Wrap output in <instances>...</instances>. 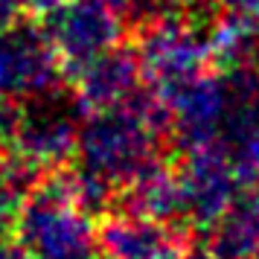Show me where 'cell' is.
<instances>
[{"label": "cell", "mask_w": 259, "mask_h": 259, "mask_svg": "<svg viewBox=\"0 0 259 259\" xmlns=\"http://www.w3.org/2000/svg\"><path fill=\"white\" fill-rule=\"evenodd\" d=\"M166 137L169 119L163 99L154 84H143V91L125 105L84 114L70 163L122 192L131 178L160 157Z\"/></svg>", "instance_id": "1"}, {"label": "cell", "mask_w": 259, "mask_h": 259, "mask_svg": "<svg viewBox=\"0 0 259 259\" xmlns=\"http://www.w3.org/2000/svg\"><path fill=\"white\" fill-rule=\"evenodd\" d=\"M12 236L26 259H102L94 215L73 201L59 169L26 192Z\"/></svg>", "instance_id": "2"}, {"label": "cell", "mask_w": 259, "mask_h": 259, "mask_svg": "<svg viewBox=\"0 0 259 259\" xmlns=\"http://www.w3.org/2000/svg\"><path fill=\"white\" fill-rule=\"evenodd\" d=\"M82 119L84 108L76 99L73 88L59 84L47 94L29 96L15 114L9 140L12 157L41 178L67 166L76 154Z\"/></svg>", "instance_id": "3"}, {"label": "cell", "mask_w": 259, "mask_h": 259, "mask_svg": "<svg viewBox=\"0 0 259 259\" xmlns=\"http://www.w3.org/2000/svg\"><path fill=\"white\" fill-rule=\"evenodd\" d=\"M212 21L207 3L184 15H166L137 26V56L152 84H163L189 79L207 70L212 61Z\"/></svg>", "instance_id": "4"}, {"label": "cell", "mask_w": 259, "mask_h": 259, "mask_svg": "<svg viewBox=\"0 0 259 259\" xmlns=\"http://www.w3.org/2000/svg\"><path fill=\"white\" fill-rule=\"evenodd\" d=\"M175 169L184 192V224L195 230H212L236 207L247 184L222 143L187 149Z\"/></svg>", "instance_id": "5"}, {"label": "cell", "mask_w": 259, "mask_h": 259, "mask_svg": "<svg viewBox=\"0 0 259 259\" xmlns=\"http://www.w3.org/2000/svg\"><path fill=\"white\" fill-rule=\"evenodd\" d=\"M160 94L169 119V137L187 152L207 143H222L227 114H230V88L222 76L201 70L189 79L163 84Z\"/></svg>", "instance_id": "6"}, {"label": "cell", "mask_w": 259, "mask_h": 259, "mask_svg": "<svg viewBox=\"0 0 259 259\" xmlns=\"http://www.w3.org/2000/svg\"><path fill=\"white\" fill-rule=\"evenodd\" d=\"M41 26L59 53L64 73L88 64L122 41V15L108 0H61L41 18Z\"/></svg>", "instance_id": "7"}, {"label": "cell", "mask_w": 259, "mask_h": 259, "mask_svg": "<svg viewBox=\"0 0 259 259\" xmlns=\"http://www.w3.org/2000/svg\"><path fill=\"white\" fill-rule=\"evenodd\" d=\"M67 73L44 26L15 21L0 29V94L24 102L64 84Z\"/></svg>", "instance_id": "8"}, {"label": "cell", "mask_w": 259, "mask_h": 259, "mask_svg": "<svg viewBox=\"0 0 259 259\" xmlns=\"http://www.w3.org/2000/svg\"><path fill=\"white\" fill-rule=\"evenodd\" d=\"M143 61L134 44H117V47L99 53L88 64L70 73V88L76 99L88 111L117 108L131 102L143 91Z\"/></svg>", "instance_id": "9"}, {"label": "cell", "mask_w": 259, "mask_h": 259, "mask_svg": "<svg viewBox=\"0 0 259 259\" xmlns=\"http://www.w3.org/2000/svg\"><path fill=\"white\" fill-rule=\"evenodd\" d=\"M102 259H184L189 253L187 233L169 222L137 212H108L99 224Z\"/></svg>", "instance_id": "10"}, {"label": "cell", "mask_w": 259, "mask_h": 259, "mask_svg": "<svg viewBox=\"0 0 259 259\" xmlns=\"http://www.w3.org/2000/svg\"><path fill=\"white\" fill-rule=\"evenodd\" d=\"M125 212H137L146 219L169 224H184V192L178 181V169L166 166L163 157L149 163L143 172L131 178L119 192Z\"/></svg>", "instance_id": "11"}, {"label": "cell", "mask_w": 259, "mask_h": 259, "mask_svg": "<svg viewBox=\"0 0 259 259\" xmlns=\"http://www.w3.org/2000/svg\"><path fill=\"white\" fill-rule=\"evenodd\" d=\"M212 250L224 259H259V189L242 195L210 230Z\"/></svg>", "instance_id": "12"}, {"label": "cell", "mask_w": 259, "mask_h": 259, "mask_svg": "<svg viewBox=\"0 0 259 259\" xmlns=\"http://www.w3.org/2000/svg\"><path fill=\"white\" fill-rule=\"evenodd\" d=\"M38 181H41V175L26 169L21 160H15V157L3 160L0 157V236L12 233L26 192L35 187Z\"/></svg>", "instance_id": "13"}, {"label": "cell", "mask_w": 259, "mask_h": 259, "mask_svg": "<svg viewBox=\"0 0 259 259\" xmlns=\"http://www.w3.org/2000/svg\"><path fill=\"white\" fill-rule=\"evenodd\" d=\"M15 114H18L15 99H9V96L0 94V149H6V146H9V140H12Z\"/></svg>", "instance_id": "14"}, {"label": "cell", "mask_w": 259, "mask_h": 259, "mask_svg": "<svg viewBox=\"0 0 259 259\" xmlns=\"http://www.w3.org/2000/svg\"><path fill=\"white\" fill-rule=\"evenodd\" d=\"M24 0H0V29L24 18Z\"/></svg>", "instance_id": "15"}, {"label": "cell", "mask_w": 259, "mask_h": 259, "mask_svg": "<svg viewBox=\"0 0 259 259\" xmlns=\"http://www.w3.org/2000/svg\"><path fill=\"white\" fill-rule=\"evenodd\" d=\"M61 0H24V9L26 12H32V15H38V18H44V15L53 12Z\"/></svg>", "instance_id": "16"}, {"label": "cell", "mask_w": 259, "mask_h": 259, "mask_svg": "<svg viewBox=\"0 0 259 259\" xmlns=\"http://www.w3.org/2000/svg\"><path fill=\"white\" fill-rule=\"evenodd\" d=\"M0 259H26V253L15 245V242H6V239L0 236Z\"/></svg>", "instance_id": "17"}, {"label": "cell", "mask_w": 259, "mask_h": 259, "mask_svg": "<svg viewBox=\"0 0 259 259\" xmlns=\"http://www.w3.org/2000/svg\"><path fill=\"white\" fill-rule=\"evenodd\" d=\"M184 259H224V256H219V253L210 247V250H189Z\"/></svg>", "instance_id": "18"}, {"label": "cell", "mask_w": 259, "mask_h": 259, "mask_svg": "<svg viewBox=\"0 0 259 259\" xmlns=\"http://www.w3.org/2000/svg\"><path fill=\"white\" fill-rule=\"evenodd\" d=\"M108 3H114V6H117L119 12H125V6H128L131 0H108Z\"/></svg>", "instance_id": "19"}]
</instances>
